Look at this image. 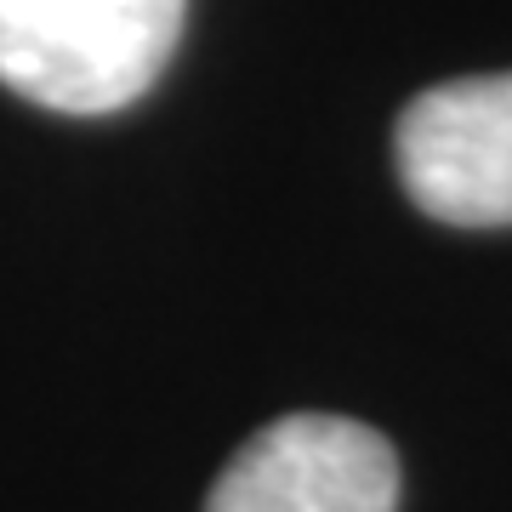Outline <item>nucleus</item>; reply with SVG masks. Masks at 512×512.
Returning a JSON list of instances; mask_svg holds the SVG:
<instances>
[{
  "label": "nucleus",
  "instance_id": "obj_1",
  "mask_svg": "<svg viewBox=\"0 0 512 512\" xmlns=\"http://www.w3.org/2000/svg\"><path fill=\"white\" fill-rule=\"evenodd\" d=\"M188 0H0V86L57 114H114L160 80Z\"/></svg>",
  "mask_w": 512,
  "mask_h": 512
},
{
  "label": "nucleus",
  "instance_id": "obj_2",
  "mask_svg": "<svg viewBox=\"0 0 512 512\" xmlns=\"http://www.w3.org/2000/svg\"><path fill=\"white\" fill-rule=\"evenodd\" d=\"M393 160L404 194L433 222L512 228V74H467L410 97Z\"/></svg>",
  "mask_w": 512,
  "mask_h": 512
},
{
  "label": "nucleus",
  "instance_id": "obj_3",
  "mask_svg": "<svg viewBox=\"0 0 512 512\" xmlns=\"http://www.w3.org/2000/svg\"><path fill=\"white\" fill-rule=\"evenodd\" d=\"M399 456L353 416L296 410L234 450L205 512H393Z\"/></svg>",
  "mask_w": 512,
  "mask_h": 512
}]
</instances>
